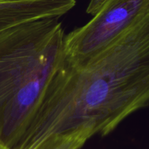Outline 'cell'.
<instances>
[{
  "label": "cell",
  "mask_w": 149,
  "mask_h": 149,
  "mask_svg": "<svg viewBox=\"0 0 149 149\" xmlns=\"http://www.w3.org/2000/svg\"><path fill=\"white\" fill-rule=\"evenodd\" d=\"M0 149H10V148H7V147L4 146H2V145H1V144H0Z\"/></svg>",
  "instance_id": "8"
},
{
  "label": "cell",
  "mask_w": 149,
  "mask_h": 149,
  "mask_svg": "<svg viewBox=\"0 0 149 149\" xmlns=\"http://www.w3.org/2000/svg\"><path fill=\"white\" fill-rule=\"evenodd\" d=\"M148 103L149 16L85 63L64 57L15 149L52 137L106 136Z\"/></svg>",
  "instance_id": "1"
},
{
  "label": "cell",
  "mask_w": 149,
  "mask_h": 149,
  "mask_svg": "<svg viewBox=\"0 0 149 149\" xmlns=\"http://www.w3.org/2000/svg\"><path fill=\"white\" fill-rule=\"evenodd\" d=\"M148 16L149 0H106L90 21L64 35V57L85 63Z\"/></svg>",
  "instance_id": "3"
},
{
  "label": "cell",
  "mask_w": 149,
  "mask_h": 149,
  "mask_svg": "<svg viewBox=\"0 0 149 149\" xmlns=\"http://www.w3.org/2000/svg\"><path fill=\"white\" fill-rule=\"evenodd\" d=\"M62 22L47 17L0 31V144L15 149L64 58Z\"/></svg>",
  "instance_id": "2"
},
{
  "label": "cell",
  "mask_w": 149,
  "mask_h": 149,
  "mask_svg": "<svg viewBox=\"0 0 149 149\" xmlns=\"http://www.w3.org/2000/svg\"><path fill=\"white\" fill-rule=\"evenodd\" d=\"M84 144L77 138H58L45 141L32 149H80Z\"/></svg>",
  "instance_id": "5"
},
{
  "label": "cell",
  "mask_w": 149,
  "mask_h": 149,
  "mask_svg": "<svg viewBox=\"0 0 149 149\" xmlns=\"http://www.w3.org/2000/svg\"><path fill=\"white\" fill-rule=\"evenodd\" d=\"M76 0H20L0 3V31L12 26L47 17L61 18Z\"/></svg>",
  "instance_id": "4"
},
{
  "label": "cell",
  "mask_w": 149,
  "mask_h": 149,
  "mask_svg": "<svg viewBox=\"0 0 149 149\" xmlns=\"http://www.w3.org/2000/svg\"><path fill=\"white\" fill-rule=\"evenodd\" d=\"M20 1V0H0V3L7 2V1Z\"/></svg>",
  "instance_id": "7"
},
{
  "label": "cell",
  "mask_w": 149,
  "mask_h": 149,
  "mask_svg": "<svg viewBox=\"0 0 149 149\" xmlns=\"http://www.w3.org/2000/svg\"><path fill=\"white\" fill-rule=\"evenodd\" d=\"M105 1L106 0H90V2L86 10L87 14L92 16L94 15L95 13L99 10V8L101 7Z\"/></svg>",
  "instance_id": "6"
}]
</instances>
